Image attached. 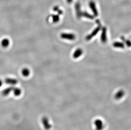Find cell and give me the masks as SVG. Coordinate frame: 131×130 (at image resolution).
<instances>
[{
	"instance_id": "21",
	"label": "cell",
	"mask_w": 131,
	"mask_h": 130,
	"mask_svg": "<svg viewBox=\"0 0 131 130\" xmlns=\"http://www.w3.org/2000/svg\"><path fill=\"white\" fill-rule=\"evenodd\" d=\"M96 23L97 24H98V25H99V26H101L100 21H99L98 19H97V20H96Z\"/></svg>"
},
{
	"instance_id": "10",
	"label": "cell",
	"mask_w": 131,
	"mask_h": 130,
	"mask_svg": "<svg viewBox=\"0 0 131 130\" xmlns=\"http://www.w3.org/2000/svg\"><path fill=\"white\" fill-rule=\"evenodd\" d=\"M82 54H83V50L81 48H78L77 49H76L73 53V57L74 58H78L82 55Z\"/></svg>"
},
{
	"instance_id": "2",
	"label": "cell",
	"mask_w": 131,
	"mask_h": 130,
	"mask_svg": "<svg viewBox=\"0 0 131 130\" xmlns=\"http://www.w3.org/2000/svg\"><path fill=\"white\" fill-rule=\"evenodd\" d=\"M89 6L90 9H91L92 11L93 12L94 16L95 17L98 16L99 12H98V10L96 8V6L95 2L93 0H91L90 1H89Z\"/></svg>"
},
{
	"instance_id": "8",
	"label": "cell",
	"mask_w": 131,
	"mask_h": 130,
	"mask_svg": "<svg viewBox=\"0 0 131 130\" xmlns=\"http://www.w3.org/2000/svg\"><path fill=\"white\" fill-rule=\"evenodd\" d=\"M125 95V91L123 90H120L116 92L115 95V98L117 100L121 99Z\"/></svg>"
},
{
	"instance_id": "7",
	"label": "cell",
	"mask_w": 131,
	"mask_h": 130,
	"mask_svg": "<svg viewBox=\"0 0 131 130\" xmlns=\"http://www.w3.org/2000/svg\"><path fill=\"white\" fill-rule=\"evenodd\" d=\"M101 40L103 43H105L107 41L106 36V27H103L102 29V32L101 36Z\"/></svg>"
},
{
	"instance_id": "3",
	"label": "cell",
	"mask_w": 131,
	"mask_h": 130,
	"mask_svg": "<svg viewBox=\"0 0 131 130\" xmlns=\"http://www.w3.org/2000/svg\"><path fill=\"white\" fill-rule=\"evenodd\" d=\"M95 130H103L104 128V125L102 120L101 119H96L94 121Z\"/></svg>"
},
{
	"instance_id": "5",
	"label": "cell",
	"mask_w": 131,
	"mask_h": 130,
	"mask_svg": "<svg viewBox=\"0 0 131 130\" xmlns=\"http://www.w3.org/2000/svg\"><path fill=\"white\" fill-rule=\"evenodd\" d=\"M101 26H99L96 28H95L93 32H92L91 34L87 36L86 37V40L87 41L90 40L92 38H93L94 36H96L97 34L99 33V31H100V30H101Z\"/></svg>"
},
{
	"instance_id": "9",
	"label": "cell",
	"mask_w": 131,
	"mask_h": 130,
	"mask_svg": "<svg viewBox=\"0 0 131 130\" xmlns=\"http://www.w3.org/2000/svg\"><path fill=\"white\" fill-rule=\"evenodd\" d=\"M4 82L6 84L8 85H16L18 82L17 79L13 78H7L4 80Z\"/></svg>"
},
{
	"instance_id": "16",
	"label": "cell",
	"mask_w": 131,
	"mask_h": 130,
	"mask_svg": "<svg viewBox=\"0 0 131 130\" xmlns=\"http://www.w3.org/2000/svg\"><path fill=\"white\" fill-rule=\"evenodd\" d=\"M30 71L27 68H24L22 70L21 73L24 77H27L30 74Z\"/></svg>"
},
{
	"instance_id": "1",
	"label": "cell",
	"mask_w": 131,
	"mask_h": 130,
	"mask_svg": "<svg viewBox=\"0 0 131 130\" xmlns=\"http://www.w3.org/2000/svg\"><path fill=\"white\" fill-rule=\"evenodd\" d=\"M42 123L45 130H49L51 129L52 125L50 123L49 120L47 117H43L42 118Z\"/></svg>"
},
{
	"instance_id": "22",
	"label": "cell",
	"mask_w": 131,
	"mask_h": 130,
	"mask_svg": "<svg viewBox=\"0 0 131 130\" xmlns=\"http://www.w3.org/2000/svg\"><path fill=\"white\" fill-rule=\"evenodd\" d=\"M66 1L68 4H71L73 1V0H66Z\"/></svg>"
},
{
	"instance_id": "12",
	"label": "cell",
	"mask_w": 131,
	"mask_h": 130,
	"mask_svg": "<svg viewBox=\"0 0 131 130\" xmlns=\"http://www.w3.org/2000/svg\"><path fill=\"white\" fill-rule=\"evenodd\" d=\"M113 46L114 47L118 48H121L124 49L125 47V45L124 43L120 42H115L113 44Z\"/></svg>"
},
{
	"instance_id": "20",
	"label": "cell",
	"mask_w": 131,
	"mask_h": 130,
	"mask_svg": "<svg viewBox=\"0 0 131 130\" xmlns=\"http://www.w3.org/2000/svg\"><path fill=\"white\" fill-rule=\"evenodd\" d=\"M57 12H58V14H59V15H61V14H62L63 13V11L60 10H59L57 11Z\"/></svg>"
},
{
	"instance_id": "6",
	"label": "cell",
	"mask_w": 131,
	"mask_h": 130,
	"mask_svg": "<svg viewBox=\"0 0 131 130\" xmlns=\"http://www.w3.org/2000/svg\"><path fill=\"white\" fill-rule=\"evenodd\" d=\"M75 10H76V12L77 17L79 19V18H81V17H82V12L81 11V5H80V3H79V2L76 3V4H75Z\"/></svg>"
},
{
	"instance_id": "14",
	"label": "cell",
	"mask_w": 131,
	"mask_h": 130,
	"mask_svg": "<svg viewBox=\"0 0 131 130\" xmlns=\"http://www.w3.org/2000/svg\"><path fill=\"white\" fill-rule=\"evenodd\" d=\"M10 42L7 39H4L1 42V44L3 47H7L10 44Z\"/></svg>"
},
{
	"instance_id": "4",
	"label": "cell",
	"mask_w": 131,
	"mask_h": 130,
	"mask_svg": "<svg viewBox=\"0 0 131 130\" xmlns=\"http://www.w3.org/2000/svg\"><path fill=\"white\" fill-rule=\"evenodd\" d=\"M61 38L69 40H74L76 39V36L73 34L70 33H62L60 35Z\"/></svg>"
},
{
	"instance_id": "11",
	"label": "cell",
	"mask_w": 131,
	"mask_h": 130,
	"mask_svg": "<svg viewBox=\"0 0 131 130\" xmlns=\"http://www.w3.org/2000/svg\"><path fill=\"white\" fill-rule=\"evenodd\" d=\"M14 87H8L4 89L3 91H2V94L3 96H8L11 91H13Z\"/></svg>"
},
{
	"instance_id": "23",
	"label": "cell",
	"mask_w": 131,
	"mask_h": 130,
	"mask_svg": "<svg viewBox=\"0 0 131 130\" xmlns=\"http://www.w3.org/2000/svg\"><path fill=\"white\" fill-rule=\"evenodd\" d=\"M2 85H3V82L1 79H0V87L2 86Z\"/></svg>"
},
{
	"instance_id": "18",
	"label": "cell",
	"mask_w": 131,
	"mask_h": 130,
	"mask_svg": "<svg viewBox=\"0 0 131 130\" xmlns=\"http://www.w3.org/2000/svg\"><path fill=\"white\" fill-rule=\"evenodd\" d=\"M121 39L123 41H124L125 42L126 44L128 47H131V42L129 40H126L124 37H121Z\"/></svg>"
},
{
	"instance_id": "19",
	"label": "cell",
	"mask_w": 131,
	"mask_h": 130,
	"mask_svg": "<svg viewBox=\"0 0 131 130\" xmlns=\"http://www.w3.org/2000/svg\"><path fill=\"white\" fill-rule=\"evenodd\" d=\"M59 10V6H55L53 9V11H57Z\"/></svg>"
},
{
	"instance_id": "15",
	"label": "cell",
	"mask_w": 131,
	"mask_h": 130,
	"mask_svg": "<svg viewBox=\"0 0 131 130\" xmlns=\"http://www.w3.org/2000/svg\"><path fill=\"white\" fill-rule=\"evenodd\" d=\"M14 94L15 96H19L21 94V89L18 87H14L13 89Z\"/></svg>"
},
{
	"instance_id": "13",
	"label": "cell",
	"mask_w": 131,
	"mask_h": 130,
	"mask_svg": "<svg viewBox=\"0 0 131 130\" xmlns=\"http://www.w3.org/2000/svg\"><path fill=\"white\" fill-rule=\"evenodd\" d=\"M82 16L86 17L88 19H93L94 18V17L93 16V15L90 14L88 13L86 11H84V12H82Z\"/></svg>"
},
{
	"instance_id": "17",
	"label": "cell",
	"mask_w": 131,
	"mask_h": 130,
	"mask_svg": "<svg viewBox=\"0 0 131 130\" xmlns=\"http://www.w3.org/2000/svg\"><path fill=\"white\" fill-rule=\"evenodd\" d=\"M52 21L54 23H57L59 21V15H52Z\"/></svg>"
}]
</instances>
